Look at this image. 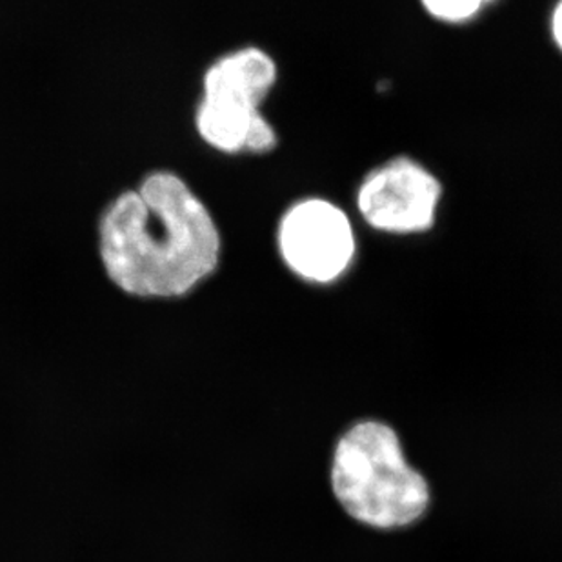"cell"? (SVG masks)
Listing matches in <instances>:
<instances>
[{"instance_id": "cell-3", "label": "cell", "mask_w": 562, "mask_h": 562, "mask_svg": "<svg viewBox=\"0 0 562 562\" xmlns=\"http://www.w3.org/2000/svg\"><path fill=\"white\" fill-rule=\"evenodd\" d=\"M276 60L265 49H235L206 69L196 106V132L224 154H266L276 148V130L260 104L276 85Z\"/></svg>"}, {"instance_id": "cell-1", "label": "cell", "mask_w": 562, "mask_h": 562, "mask_svg": "<svg viewBox=\"0 0 562 562\" xmlns=\"http://www.w3.org/2000/svg\"><path fill=\"white\" fill-rule=\"evenodd\" d=\"M108 277L137 297H181L217 268L221 234L201 196L173 171L144 177L102 213Z\"/></svg>"}, {"instance_id": "cell-7", "label": "cell", "mask_w": 562, "mask_h": 562, "mask_svg": "<svg viewBox=\"0 0 562 562\" xmlns=\"http://www.w3.org/2000/svg\"><path fill=\"white\" fill-rule=\"evenodd\" d=\"M552 32L555 43L559 44V48L562 49V2L555 8L552 16Z\"/></svg>"}, {"instance_id": "cell-6", "label": "cell", "mask_w": 562, "mask_h": 562, "mask_svg": "<svg viewBox=\"0 0 562 562\" xmlns=\"http://www.w3.org/2000/svg\"><path fill=\"white\" fill-rule=\"evenodd\" d=\"M425 8L434 19L450 24H461L470 21L483 10L484 2L481 0H428Z\"/></svg>"}, {"instance_id": "cell-2", "label": "cell", "mask_w": 562, "mask_h": 562, "mask_svg": "<svg viewBox=\"0 0 562 562\" xmlns=\"http://www.w3.org/2000/svg\"><path fill=\"white\" fill-rule=\"evenodd\" d=\"M331 484L342 508L364 525L395 528L425 514L428 484L404 459L390 426L367 420L337 445Z\"/></svg>"}, {"instance_id": "cell-5", "label": "cell", "mask_w": 562, "mask_h": 562, "mask_svg": "<svg viewBox=\"0 0 562 562\" xmlns=\"http://www.w3.org/2000/svg\"><path fill=\"white\" fill-rule=\"evenodd\" d=\"M442 188L425 166L397 157L368 173L357 206L372 228L387 234H419L436 223Z\"/></svg>"}, {"instance_id": "cell-4", "label": "cell", "mask_w": 562, "mask_h": 562, "mask_svg": "<svg viewBox=\"0 0 562 562\" xmlns=\"http://www.w3.org/2000/svg\"><path fill=\"white\" fill-rule=\"evenodd\" d=\"M277 240L288 268L304 281L317 284L339 279L356 255L350 218L324 199L293 204L281 218Z\"/></svg>"}]
</instances>
